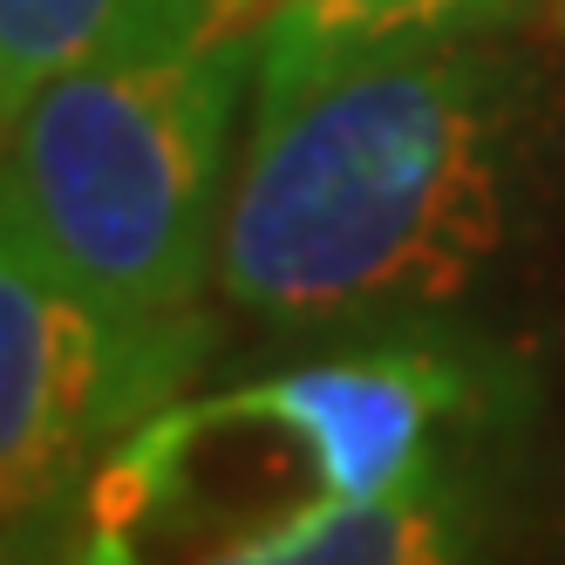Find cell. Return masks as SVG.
Masks as SVG:
<instances>
[{
    "instance_id": "1",
    "label": "cell",
    "mask_w": 565,
    "mask_h": 565,
    "mask_svg": "<svg viewBox=\"0 0 565 565\" xmlns=\"http://www.w3.org/2000/svg\"><path fill=\"white\" fill-rule=\"evenodd\" d=\"M218 294L273 334H409L518 238L524 75L483 42L369 55L246 116Z\"/></svg>"
},
{
    "instance_id": "2",
    "label": "cell",
    "mask_w": 565,
    "mask_h": 565,
    "mask_svg": "<svg viewBox=\"0 0 565 565\" xmlns=\"http://www.w3.org/2000/svg\"><path fill=\"white\" fill-rule=\"evenodd\" d=\"M259 83L253 0H198L49 75L8 109L0 218L68 279L130 307H198L218 287L238 109Z\"/></svg>"
},
{
    "instance_id": "3",
    "label": "cell",
    "mask_w": 565,
    "mask_h": 565,
    "mask_svg": "<svg viewBox=\"0 0 565 565\" xmlns=\"http://www.w3.org/2000/svg\"><path fill=\"white\" fill-rule=\"evenodd\" d=\"M198 307H130L68 279L0 218V518L8 552L75 558L89 483L178 409L205 361Z\"/></svg>"
},
{
    "instance_id": "4",
    "label": "cell",
    "mask_w": 565,
    "mask_h": 565,
    "mask_svg": "<svg viewBox=\"0 0 565 565\" xmlns=\"http://www.w3.org/2000/svg\"><path fill=\"white\" fill-rule=\"evenodd\" d=\"M491 450V436L463 443L382 498H300L205 565H504L511 504Z\"/></svg>"
},
{
    "instance_id": "5",
    "label": "cell",
    "mask_w": 565,
    "mask_h": 565,
    "mask_svg": "<svg viewBox=\"0 0 565 565\" xmlns=\"http://www.w3.org/2000/svg\"><path fill=\"white\" fill-rule=\"evenodd\" d=\"M532 0H253L259 14V83L253 109H279L307 83L369 55L483 42L511 28Z\"/></svg>"
},
{
    "instance_id": "6",
    "label": "cell",
    "mask_w": 565,
    "mask_h": 565,
    "mask_svg": "<svg viewBox=\"0 0 565 565\" xmlns=\"http://www.w3.org/2000/svg\"><path fill=\"white\" fill-rule=\"evenodd\" d=\"M198 8V0H0V116L49 75L89 62L130 34Z\"/></svg>"
}]
</instances>
